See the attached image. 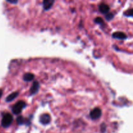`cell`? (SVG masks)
Returning a JSON list of instances; mask_svg holds the SVG:
<instances>
[{"label": "cell", "instance_id": "cell-1", "mask_svg": "<svg viewBox=\"0 0 133 133\" xmlns=\"http://www.w3.org/2000/svg\"><path fill=\"white\" fill-rule=\"evenodd\" d=\"M13 121V117L9 113H6L3 116L1 120V125L3 127H8L10 125Z\"/></svg>", "mask_w": 133, "mask_h": 133}, {"label": "cell", "instance_id": "cell-2", "mask_svg": "<svg viewBox=\"0 0 133 133\" xmlns=\"http://www.w3.org/2000/svg\"><path fill=\"white\" fill-rule=\"evenodd\" d=\"M25 103L23 101H19L13 106L12 107V112L14 114H20L21 112L25 107Z\"/></svg>", "mask_w": 133, "mask_h": 133}, {"label": "cell", "instance_id": "cell-3", "mask_svg": "<svg viewBox=\"0 0 133 133\" xmlns=\"http://www.w3.org/2000/svg\"><path fill=\"white\" fill-rule=\"evenodd\" d=\"M101 114H102V112L101 110L99 108L97 107L94 109L90 113V116L92 118V119L95 120V119H97L101 116Z\"/></svg>", "mask_w": 133, "mask_h": 133}, {"label": "cell", "instance_id": "cell-4", "mask_svg": "<svg viewBox=\"0 0 133 133\" xmlns=\"http://www.w3.org/2000/svg\"><path fill=\"white\" fill-rule=\"evenodd\" d=\"M51 121V117L48 114H43L40 117V122L43 125H48Z\"/></svg>", "mask_w": 133, "mask_h": 133}, {"label": "cell", "instance_id": "cell-5", "mask_svg": "<svg viewBox=\"0 0 133 133\" xmlns=\"http://www.w3.org/2000/svg\"><path fill=\"white\" fill-rule=\"evenodd\" d=\"M39 88H40V84H39L38 82V81H35L32 83V85L31 87V89H30L29 94L30 96H32V95H35V94L37 93V92L38 91Z\"/></svg>", "mask_w": 133, "mask_h": 133}, {"label": "cell", "instance_id": "cell-6", "mask_svg": "<svg viewBox=\"0 0 133 133\" xmlns=\"http://www.w3.org/2000/svg\"><path fill=\"white\" fill-rule=\"evenodd\" d=\"M99 9L100 12L103 14H107V13H109V10H110V7H109V5L106 3H102L99 5Z\"/></svg>", "mask_w": 133, "mask_h": 133}, {"label": "cell", "instance_id": "cell-7", "mask_svg": "<svg viewBox=\"0 0 133 133\" xmlns=\"http://www.w3.org/2000/svg\"><path fill=\"white\" fill-rule=\"evenodd\" d=\"M112 37L114 38L119 39V40H124V39L127 38V35L123 32L116 31L112 34Z\"/></svg>", "mask_w": 133, "mask_h": 133}, {"label": "cell", "instance_id": "cell-8", "mask_svg": "<svg viewBox=\"0 0 133 133\" xmlns=\"http://www.w3.org/2000/svg\"><path fill=\"white\" fill-rule=\"evenodd\" d=\"M55 1L53 0H45L43 1V8L44 10H48L52 6Z\"/></svg>", "mask_w": 133, "mask_h": 133}, {"label": "cell", "instance_id": "cell-9", "mask_svg": "<svg viewBox=\"0 0 133 133\" xmlns=\"http://www.w3.org/2000/svg\"><path fill=\"white\" fill-rule=\"evenodd\" d=\"M18 95H19V93H18V92H15L10 94V95H9V96L6 97V102H10V101H13L14 99H16L18 97Z\"/></svg>", "mask_w": 133, "mask_h": 133}, {"label": "cell", "instance_id": "cell-10", "mask_svg": "<svg viewBox=\"0 0 133 133\" xmlns=\"http://www.w3.org/2000/svg\"><path fill=\"white\" fill-rule=\"evenodd\" d=\"M34 77H35V75L32 74H31V73H26V74H25L23 75V79L25 81L29 82L33 80Z\"/></svg>", "mask_w": 133, "mask_h": 133}, {"label": "cell", "instance_id": "cell-11", "mask_svg": "<svg viewBox=\"0 0 133 133\" xmlns=\"http://www.w3.org/2000/svg\"><path fill=\"white\" fill-rule=\"evenodd\" d=\"M26 121H27V119H25V118H23V116H19L17 117L16 118V122L17 123H18V125H22L24 124V123H27Z\"/></svg>", "mask_w": 133, "mask_h": 133}, {"label": "cell", "instance_id": "cell-12", "mask_svg": "<svg viewBox=\"0 0 133 133\" xmlns=\"http://www.w3.org/2000/svg\"><path fill=\"white\" fill-rule=\"evenodd\" d=\"M94 22H96V23H98L99 25H104V22L103 20V19L100 17H97L96 18H95Z\"/></svg>", "mask_w": 133, "mask_h": 133}, {"label": "cell", "instance_id": "cell-13", "mask_svg": "<svg viewBox=\"0 0 133 133\" xmlns=\"http://www.w3.org/2000/svg\"><path fill=\"white\" fill-rule=\"evenodd\" d=\"M114 18V14L112 13H107L105 16V18L107 19L108 21H110V19H112Z\"/></svg>", "mask_w": 133, "mask_h": 133}, {"label": "cell", "instance_id": "cell-14", "mask_svg": "<svg viewBox=\"0 0 133 133\" xmlns=\"http://www.w3.org/2000/svg\"><path fill=\"white\" fill-rule=\"evenodd\" d=\"M124 15L125 16H132V9H129V10H126L124 12Z\"/></svg>", "mask_w": 133, "mask_h": 133}, {"label": "cell", "instance_id": "cell-15", "mask_svg": "<svg viewBox=\"0 0 133 133\" xmlns=\"http://www.w3.org/2000/svg\"><path fill=\"white\" fill-rule=\"evenodd\" d=\"M106 129H107V126L105 123H103V124H101V132H105V131H106Z\"/></svg>", "mask_w": 133, "mask_h": 133}, {"label": "cell", "instance_id": "cell-16", "mask_svg": "<svg viewBox=\"0 0 133 133\" xmlns=\"http://www.w3.org/2000/svg\"><path fill=\"white\" fill-rule=\"evenodd\" d=\"M7 2L10 3H17L18 1H10V0H8Z\"/></svg>", "mask_w": 133, "mask_h": 133}, {"label": "cell", "instance_id": "cell-17", "mask_svg": "<svg viewBox=\"0 0 133 133\" xmlns=\"http://www.w3.org/2000/svg\"><path fill=\"white\" fill-rule=\"evenodd\" d=\"M2 94H3V90L0 89V98H1V97L2 96Z\"/></svg>", "mask_w": 133, "mask_h": 133}]
</instances>
